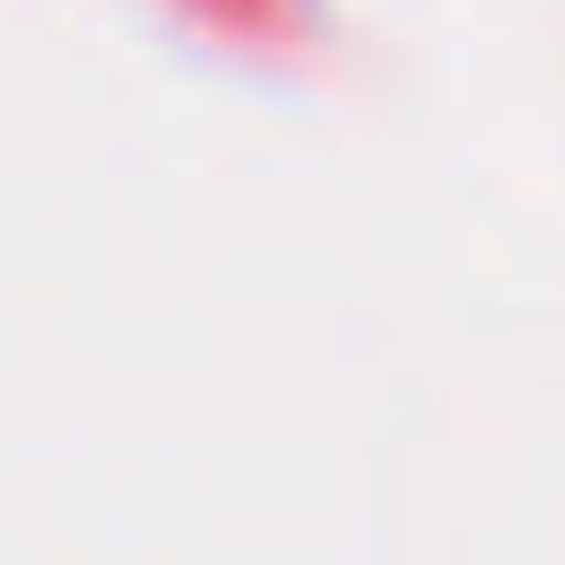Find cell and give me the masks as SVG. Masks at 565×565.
Wrapping results in <instances>:
<instances>
[]
</instances>
